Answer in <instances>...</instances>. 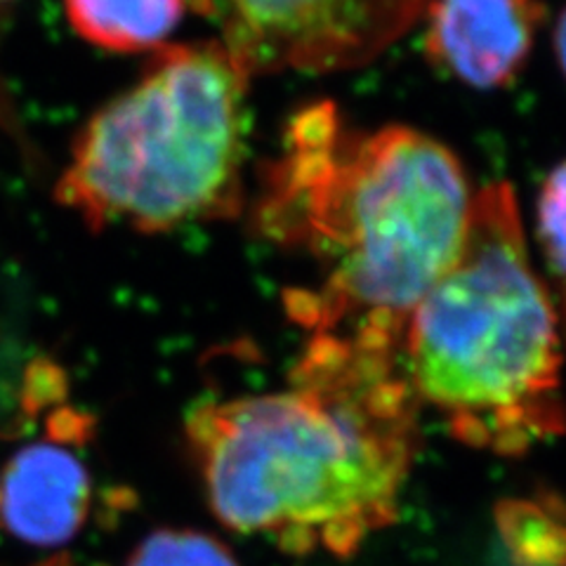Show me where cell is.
Returning <instances> with one entry per match:
<instances>
[{
  "mask_svg": "<svg viewBox=\"0 0 566 566\" xmlns=\"http://www.w3.org/2000/svg\"><path fill=\"white\" fill-rule=\"evenodd\" d=\"M189 8L191 0H64L83 41L123 55L164 48Z\"/></svg>",
  "mask_w": 566,
  "mask_h": 566,
  "instance_id": "8",
  "label": "cell"
},
{
  "mask_svg": "<svg viewBox=\"0 0 566 566\" xmlns=\"http://www.w3.org/2000/svg\"><path fill=\"white\" fill-rule=\"evenodd\" d=\"M555 52H557V62L566 76V6L557 17V27H555Z\"/></svg>",
  "mask_w": 566,
  "mask_h": 566,
  "instance_id": "11",
  "label": "cell"
},
{
  "mask_svg": "<svg viewBox=\"0 0 566 566\" xmlns=\"http://www.w3.org/2000/svg\"><path fill=\"white\" fill-rule=\"evenodd\" d=\"M91 495V474L74 451L31 444L0 470V528L29 545H62L78 534Z\"/></svg>",
  "mask_w": 566,
  "mask_h": 566,
  "instance_id": "7",
  "label": "cell"
},
{
  "mask_svg": "<svg viewBox=\"0 0 566 566\" xmlns=\"http://www.w3.org/2000/svg\"><path fill=\"white\" fill-rule=\"evenodd\" d=\"M536 234L547 268L566 279V161L547 175L541 187Z\"/></svg>",
  "mask_w": 566,
  "mask_h": 566,
  "instance_id": "10",
  "label": "cell"
},
{
  "mask_svg": "<svg viewBox=\"0 0 566 566\" xmlns=\"http://www.w3.org/2000/svg\"><path fill=\"white\" fill-rule=\"evenodd\" d=\"M45 566H71L69 562H62V559H55V562H50V564H45Z\"/></svg>",
  "mask_w": 566,
  "mask_h": 566,
  "instance_id": "12",
  "label": "cell"
},
{
  "mask_svg": "<svg viewBox=\"0 0 566 566\" xmlns=\"http://www.w3.org/2000/svg\"><path fill=\"white\" fill-rule=\"evenodd\" d=\"M474 191L458 156L406 126L364 130L333 102L291 116L264 164L253 227L310 264L286 291L312 335L387 345L455 258Z\"/></svg>",
  "mask_w": 566,
  "mask_h": 566,
  "instance_id": "2",
  "label": "cell"
},
{
  "mask_svg": "<svg viewBox=\"0 0 566 566\" xmlns=\"http://www.w3.org/2000/svg\"><path fill=\"white\" fill-rule=\"evenodd\" d=\"M432 0H191L248 78L361 69L403 39Z\"/></svg>",
  "mask_w": 566,
  "mask_h": 566,
  "instance_id": "5",
  "label": "cell"
},
{
  "mask_svg": "<svg viewBox=\"0 0 566 566\" xmlns=\"http://www.w3.org/2000/svg\"><path fill=\"white\" fill-rule=\"evenodd\" d=\"M418 413L399 347L312 335L286 387L197 403L187 439L224 526L345 557L397 520Z\"/></svg>",
  "mask_w": 566,
  "mask_h": 566,
  "instance_id": "1",
  "label": "cell"
},
{
  "mask_svg": "<svg viewBox=\"0 0 566 566\" xmlns=\"http://www.w3.org/2000/svg\"><path fill=\"white\" fill-rule=\"evenodd\" d=\"M399 359L420 409L472 447L522 453L564 430L557 314L512 185L474 191L455 258L406 318Z\"/></svg>",
  "mask_w": 566,
  "mask_h": 566,
  "instance_id": "3",
  "label": "cell"
},
{
  "mask_svg": "<svg viewBox=\"0 0 566 566\" xmlns=\"http://www.w3.org/2000/svg\"><path fill=\"white\" fill-rule=\"evenodd\" d=\"M541 0H432L424 10V52L480 91L507 85L534 48Z\"/></svg>",
  "mask_w": 566,
  "mask_h": 566,
  "instance_id": "6",
  "label": "cell"
},
{
  "mask_svg": "<svg viewBox=\"0 0 566 566\" xmlns=\"http://www.w3.org/2000/svg\"><path fill=\"white\" fill-rule=\"evenodd\" d=\"M126 566H239L227 547L199 531H156L137 545Z\"/></svg>",
  "mask_w": 566,
  "mask_h": 566,
  "instance_id": "9",
  "label": "cell"
},
{
  "mask_svg": "<svg viewBox=\"0 0 566 566\" xmlns=\"http://www.w3.org/2000/svg\"><path fill=\"white\" fill-rule=\"evenodd\" d=\"M0 3H10V0H0Z\"/></svg>",
  "mask_w": 566,
  "mask_h": 566,
  "instance_id": "13",
  "label": "cell"
},
{
  "mask_svg": "<svg viewBox=\"0 0 566 566\" xmlns=\"http://www.w3.org/2000/svg\"><path fill=\"white\" fill-rule=\"evenodd\" d=\"M248 83L220 41L158 48L130 91L81 130L57 201L93 227L149 234L237 218Z\"/></svg>",
  "mask_w": 566,
  "mask_h": 566,
  "instance_id": "4",
  "label": "cell"
}]
</instances>
